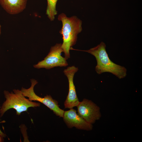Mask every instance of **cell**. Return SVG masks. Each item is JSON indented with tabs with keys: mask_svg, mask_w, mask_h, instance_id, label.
<instances>
[{
	"mask_svg": "<svg viewBox=\"0 0 142 142\" xmlns=\"http://www.w3.org/2000/svg\"><path fill=\"white\" fill-rule=\"evenodd\" d=\"M58 19L62 23V27L60 31L63 40L61 47L67 60L70 58L69 51L76 44L78 34L82 30V22L75 16L68 17L64 13L59 15Z\"/></svg>",
	"mask_w": 142,
	"mask_h": 142,
	"instance_id": "1",
	"label": "cell"
},
{
	"mask_svg": "<svg viewBox=\"0 0 142 142\" xmlns=\"http://www.w3.org/2000/svg\"><path fill=\"white\" fill-rule=\"evenodd\" d=\"M106 47L105 43L102 42L97 46L89 50H80L88 53L95 57L97 62L95 70L98 74L107 72L112 74L119 79L125 78L126 75V69L110 60Z\"/></svg>",
	"mask_w": 142,
	"mask_h": 142,
	"instance_id": "2",
	"label": "cell"
},
{
	"mask_svg": "<svg viewBox=\"0 0 142 142\" xmlns=\"http://www.w3.org/2000/svg\"><path fill=\"white\" fill-rule=\"evenodd\" d=\"M13 91V92H11L6 90L4 92L6 100L1 107V117L2 116L6 111L11 108L15 109L16 114L19 115L21 113L27 111L30 107L40 106L39 103L32 102L25 98L21 90L14 89Z\"/></svg>",
	"mask_w": 142,
	"mask_h": 142,
	"instance_id": "3",
	"label": "cell"
},
{
	"mask_svg": "<svg viewBox=\"0 0 142 142\" xmlns=\"http://www.w3.org/2000/svg\"><path fill=\"white\" fill-rule=\"evenodd\" d=\"M31 85L28 89L22 88L21 91L23 95L25 97L28 98L30 101H38L46 106L57 116L60 117H63L64 111L60 108L58 105V102L53 99L50 95H47L44 98L40 97L35 93L34 88L38 83V82L34 79H31Z\"/></svg>",
	"mask_w": 142,
	"mask_h": 142,
	"instance_id": "4",
	"label": "cell"
},
{
	"mask_svg": "<svg viewBox=\"0 0 142 142\" xmlns=\"http://www.w3.org/2000/svg\"><path fill=\"white\" fill-rule=\"evenodd\" d=\"M62 44L57 43L52 46L47 55L44 59L39 62L33 67L37 69L44 68L50 69L56 67H65L68 65L67 59L62 57L61 53L63 52Z\"/></svg>",
	"mask_w": 142,
	"mask_h": 142,
	"instance_id": "5",
	"label": "cell"
},
{
	"mask_svg": "<svg viewBox=\"0 0 142 142\" xmlns=\"http://www.w3.org/2000/svg\"><path fill=\"white\" fill-rule=\"evenodd\" d=\"M77 107L78 114L90 124L94 123L101 117L99 107L91 100L84 99Z\"/></svg>",
	"mask_w": 142,
	"mask_h": 142,
	"instance_id": "6",
	"label": "cell"
},
{
	"mask_svg": "<svg viewBox=\"0 0 142 142\" xmlns=\"http://www.w3.org/2000/svg\"><path fill=\"white\" fill-rule=\"evenodd\" d=\"M78 68L74 66H70L65 69L63 72L67 77L69 83V91L64 102L65 108L71 109L77 106L79 103L77 95L75 88L73 82L74 77Z\"/></svg>",
	"mask_w": 142,
	"mask_h": 142,
	"instance_id": "7",
	"label": "cell"
},
{
	"mask_svg": "<svg viewBox=\"0 0 142 142\" xmlns=\"http://www.w3.org/2000/svg\"><path fill=\"white\" fill-rule=\"evenodd\" d=\"M63 118L67 126L69 128L75 127L76 128L87 131L91 130L92 124H90L80 116L72 108L64 111Z\"/></svg>",
	"mask_w": 142,
	"mask_h": 142,
	"instance_id": "8",
	"label": "cell"
},
{
	"mask_svg": "<svg viewBox=\"0 0 142 142\" xmlns=\"http://www.w3.org/2000/svg\"><path fill=\"white\" fill-rule=\"evenodd\" d=\"M27 0H0V4L8 13L16 14L26 8Z\"/></svg>",
	"mask_w": 142,
	"mask_h": 142,
	"instance_id": "9",
	"label": "cell"
},
{
	"mask_svg": "<svg viewBox=\"0 0 142 142\" xmlns=\"http://www.w3.org/2000/svg\"><path fill=\"white\" fill-rule=\"evenodd\" d=\"M58 0H47V6L46 14L50 20H54L55 16L57 14L56 7Z\"/></svg>",
	"mask_w": 142,
	"mask_h": 142,
	"instance_id": "10",
	"label": "cell"
},
{
	"mask_svg": "<svg viewBox=\"0 0 142 142\" xmlns=\"http://www.w3.org/2000/svg\"><path fill=\"white\" fill-rule=\"evenodd\" d=\"M1 106H0V109L1 108ZM0 134L3 137H5L6 136V135L4 134L3 132H2L0 129Z\"/></svg>",
	"mask_w": 142,
	"mask_h": 142,
	"instance_id": "11",
	"label": "cell"
},
{
	"mask_svg": "<svg viewBox=\"0 0 142 142\" xmlns=\"http://www.w3.org/2000/svg\"><path fill=\"white\" fill-rule=\"evenodd\" d=\"M3 137L0 134V142L3 141Z\"/></svg>",
	"mask_w": 142,
	"mask_h": 142,
	"instance_id": "12",
	"label": "cell"
},
{
	"mask_svg": "<svg viewBox=\"0 0 142 142\" xmlns=\"http://www.w3.org/2000/svg\"><path fill=\"white\" fill-rule=\"evenodd\" d=\"M1 26L0 24V36L1 34Z\"/></svg>",
	"mask_w": 142,
	"mask_h": 142,
	"instance_id": "13",
	"label": "cell"
}]
</instances>
